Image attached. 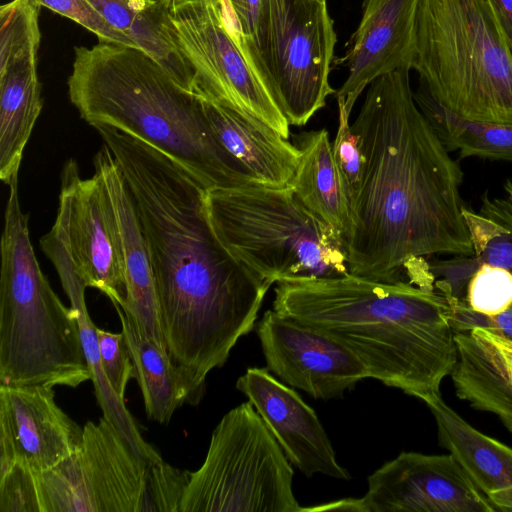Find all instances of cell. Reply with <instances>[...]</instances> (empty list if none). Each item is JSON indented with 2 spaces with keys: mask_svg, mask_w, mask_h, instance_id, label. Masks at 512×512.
<instances>
[{
  "mask_svg": "<svg viewBox=\"0 0 512 512\" xmlns=\"http://www.w3.org/2000/svg\"><path fill=\"white\" fill-rule=\"evenodd\" d=\"M95 130L111 150L133 197L155 277L170 358L198 379L222 367L255 328L271 284L217 238L205 189L149 144L108 126Z\"/></svg>",
  "mask_w": 512,
  "mask_h": 512,
  "instance_id": "cell-1",
  "label": "cell"
},
{
  "mask_svg": "<svg viewBox=\"0 0 512 512\" xmlns=\"http://www.w3.org/2000/svg\"><path fill=\"white\" fill-rule=\"evenodd\" d=\"M410 70L375 79L351 124L362 173L345 239L348 272L384 283L405 281L427 256L474 255L463 173L416 103Z\"/></svg>",
  "mask_w": 512,
  "mask_h": 512,
  "instance_id": "cell-2",
  "label": "cell"
},
{
  "mask_svg": "<svg viewBox=\"0 0 512 512\" xmlns=\"http://www.w3.org/2000/svg\"><path fill=\"white\" fill-rule=\"evenodd\" d=\"M273 310L351 350L369 378L424 401L458 358L449 305L410 282L343 276L279 282Z\"/></svg>",
  "mask_w": 512,
  "mask_h": 512,
  "instance_id": "cell-3",
  "label": "cell"
},
{
  "mask_svg": "<svg viewBox=\"0 0 512 512\" xmlns=\"http://www.w3.org/2000/svg\"><path fill=\"white\" fill-rule=\"evenodd\" d=\"M67 84L71 103L89 125L149 144L206 191L257 184L216 137L199 94L143 50L105 41L76 47Z\"/></svg>",
  "mask_w": 512,
  "mask_h": 512,
  "instance_id": "cell-4",
  "label": "cell"
},
{
  "mask_svg": "<svg viewBox=\"0 0 512 512\" xmlns=\"http://www.w3.org/2000/svg\"><path fill=\"white\" fill-rule=\"evenodd\" d=\"M8 187L1 238L0 384L75 388L91 380L77 312L62 303L40 268L18 180Z\"/></svg>",
  "mask_w": 512,
  "mask_h": 512,
  "instance_id": "cell-5",
  "label": "cell"
},
{
  "mask_svg": "<svg viewBox=\"0 0 512 512\" xmlns=\"http://www.w3.org/2000/svg\"><path fill=\"white\" fill-rule=\"evenodd\" d=\"M412 69L451 113L512 124V54L486 0H419Z\"/></svg>",
  "mask_w": 512,
  "mask_h": 512,
  "instance_id": "cell-6",
  "label": "cell"
},
{
  "mask_svg": "<svg viewBox=\"0 0 512 512\" xmlns=\"http://www.w3.org/2000/svg\"><path fill=\"white\" fill-rule=\"evenodd\" d=\"M204 204L223 246L271 285L349 273L342 235L289 186L207 190Z\"/></svg>",
  "mask_w": 512,
  "mask_h": 512,
  "instance_id": "cell-7",
  "label": "cell"
},
{
  "mask_svg": "<svg viewBox=\"0 0 512 512\" xmlns=\"http://www.w3.org/2000/svg\"><path fill=\"white\" fill-rule=\"evenodd\" d=\"M294 470L251 402L228 411L191 472L180 512H302Z\"/></svg>",
  "mask_w": 512,
  "mask_h": 512,
  "instance_id": "cell-8",
  "label": "cell"
},
{
  "mask_svg": "<svg viewBox=\"0 0 512 512\" xmlns=\"http://www.w3.org/2000/svg\"><path fill=\"white\" fill-rule=\"evenodd\" d=\"M175 41L194 73L195 91L248 113L286 139L289 122L230 32L221 0H163Z\"/></svg>",
  "mask_w": 512,
  "mask_h": 512,
  "instance_id": "cell-9",
  "label": "cell"
},
{
  "mask_svg": "<svg viewBox=\"0 0 512 512\" xmlns=\"http://www.w3.org/2000/svg\"><path fill=\"white\" fill-rule=\"evenodd\" d=\"M270 90L290 125L304 126L335 90L337 35L326 1L265 0Z\"/></svg>",
  "mask_w": 512,
  "mask_h": 512,
  "instance_id": "cell-10",
  "label": "cell"
},
{
  "mask_svg": "<svg viewBox=\"0 0 512 512\" xmlns=\"http://www.w3.org/2000/svg\"><path fill=\"white\" fill-rule=\"evenodd\" d=\"M147 465L103 416L69 457L37 474L43 512H138Z\"/></svg>",
  "mask_w": 512,
  "mask_h": 512,
  "instance_id": "cell-11",
  "label": "cell"
},
{
  "mask_svg": "<svg viewBox=\"0 0 512 512\" xmlns=\"http://www.w3.org/2000/svg\"><path fill=\"white\" fill-rule=\"evenodd\" d=\"M52 228L63 239L87 287L105 294L112 304L126 299L121 236L107 190L94 173L82 178L74 159L61 172L57 216Z\"/></svg>",
  "mask_w": 512,
  "mask_h": 512,
  "instance_id": "cell-12",
  "label": "cell"
},
{
  "mask_svg": "<svg viewBox=\"0 0 512 512\" xmlns=\"http://www.w3.org/2000/svg\"><path fill=\"white\" fill-rule=\"evenodd\" d=\"M362 512H494L451 454L402 452L368 477Z\"/></svg>",
  "mask_w": 512,
  "mask_h": 512,
  "instance_id": "cell-13",
  "label": "cell"
},
{
  "mask_svg": "<svg viewBox=\"0 0 512 512\" xmlns=\"http://www.w3.org/2000/svg\"><path fill=\"white\" fill-rule=\"evenodd\" d=\"M256 332L268 370L315 399L340 398L369 378L365 365L343 344L273 309L263 314Z\"/></svg>",
  "mask_w": 512,
  "mask_h": 512,
  "instance_id": "cell-14",
  "label": "cell"
},
{
  "mask_svg": "<svg viewBox=\"0 0 512 512\" xmlns=\"http://www.w3.org/2000/svg\"><path fill=\"white\" fill-rule=\"evenodd\" d=\"M82 435L53 387L0 384V472L20 465L41 474L74 453Z\"/></svg>",
  "mask_w": 512,
  "mask_h": 512,
  "instance_id": "cell-15",
  "label": "cell"
},
{
  "mask_svg": "<svg viewBox=\"0 0 512 512\" xmlns=\"http://www.w3.org/2000/svg\"><path fill=\"white\" fill-rule=\"evenodd\" d=\"M236 388L259 413L292 465L305 476L320 473L349 480L315 411L268 368L250 367Z\"/></svg>",
  "mask_w": 512,
  "mask_h": 512,
  "instance_id": "cell-16",
  "label": "cell"
},
{
  "mask_svg": "<svg viewBox=\"0 0 512 512\" xmlns=\"http://www.w3.org/2000/svg\"><path fill=\"white\" fill-rule=\"evenodd\" d=\"M419 0H364L362 17L340 64L348 76L335 92L351 114L361 93L378 77L412 69Z\"/></svg>",
  "mask_w": 512,
  "mask_h": 512,
  "instance_id": "cell-17",
  "label": "cell"
},
{
  "mask_svg": "<svg viewBox=\"0 0 512 512\" xmlns=\"http://www.w3.org/2000/svg\"><path fill=\"white\" fill-rule=\"evenodd\" d=\"M93 167L113 205L122 241L126 299L125 303L119 306L132 318L143 336L167 350L160 324L156 283L147 243L131 192L106 144L103 143L95 154Z\"/></svg>",
  "mask_w": 512,
  "mask_h": 512,
  "instance_id": "cell-18",
  "label": "cell"
},
{
  "mask_svg": "<svg viewBox=\"0 0 512 512\" xmlns=\"http://www.w3.org/2000/svg\"><path fill=\"white\" fill-rule=\"evenodd\" d=\"M216 137L251 179L285 187L297 167L300 150L264 121L196 91Z\"/></svg>",
  "mask_w": 512,
  "mask_h": 512,
  "instance_id": "cell-19",
  "label": "cell"
},
{
  "mask_svg": "<svg viewBox=\"0 0 512 512\" xmlns=\"http://www.w3.org/2000/svg\"><path fill=\"white\" fill-rule=\"evenodd\" d=\"M40 246L54 265L70 304L77 312L81 343L103 417L116 427L139 458L148 464L161 461L160 454L141 435L136 420L126 407L124 399L114 392L106 378L101 364L97 327L92 322L86 307L87 285L77 272L63 239L51 228L40 239Z\"/></svg>",
  "mask_w": 512,
  "mask_h": 512,
  "instance_id": "cell-20",
  "label": "cell"
},
{
  "mask_svg": "<svg viewBox=\"0 0 512 512\" xmlns=\"http://www.w3.org/2000/svg\"><path fill=\"white\" fill-rule=\"evenodd\" d=\"M455 340L451 377L457 397L494 413L512 433V341L481 327L455 332Z\"/></svg>",
  "mask_w": 512,
  "mask_h": 512,
  "instance_id": "cell-21",
  "label": "cell"
},
{
  "mask_svg": "<svg viewBox=\"0 0 512 512\" xmlns=\"http://www.w3.org/2000/svg\"><path fill=\"white\" fill-rule=\"evenodd\" d=\"M423 402L435 418L440 444L496 510L512 511V448L472 427L441 394Z\"/></svg>",
  "mask_w": 512,
  "mask_h": 512,
  "instance_id": "cell-22",
  "label": "cell"
},
{
  "mask_svg": "<svg viewBox=\"0 0 512 512\" xmlns=\"http://www.w3.org/2000/svg\"><path fill=\"white\" fill-rule=\"evenodd\" d=\"M113 306L129 347L134 378L143 396L146 415L160 424H167L183 404L196 405L201 401L206 382L176 364L166 349L139 332L132 318L119 305Z\"/></svg>",
  "mask_w": 512,
  "mask_h": 512,
  "instance_id": "cell-23",
  "label": "cell"
},
{
  "mask_svg": "<svg viewBox=\"0 0 512 512\" xmlns=\"http://www.w3.org/2000/svg\"><path fill=\"white\" fill-rule=\"evenodd\" d=\"M111 26L127 35L182 86L194 91V73L181 53L163 0H86Z\"/></svg>",
  "mask_w": 512,
  "mask_h": 512,
  "instance_id": "cell-24",
  "label": "cell"
},
{
  "mask_svg": "<svg viewBox=\"0 0 512 512\" xmlns=\"http://www.w3.org/2000/svg\"><path fill=\"white\" fill-rule=\"evenodd\" d=\"M296 146L300 158L287 186L345 241L351 224L350 205L335 165L328 131L304 132L297 136Z\"/></svg>",
  "mask_w": 512,
  "mask_h": 512,
  "instance_id": "cell-25",
  "label": "cell"
},
{
  "mask_svg": "<svg viewBox=\"0 0 512 512\" xmlns=\"http://www.w3.org/2000/svg\"><path fill=\"white\" fill-rule=\"evenodd\" d=\"M43 100L37 59L0 69V179L9 186L18 171Z\"/></svg>",
  "mask_w": 512,
  "mask_h": 512,
  "instance_id": "cell-26",
  "label": "cell"
},
{
  "mask_svg": "<svg viewBox=\"0 0 512 512\" xmlns=\"http://www.w3.org/2000/svg\"><path fill=\"white\" fill-rule=\"evenodd\" d=\"M414 98L446 148L462 157L512 161V124L471 121L439 105L424 88Z\"/></svg>",
  "mask_w": 512,
  "mask_h": 512,
  "instance_id": "cell-27",
  "label": "cell"
},
{
  "mask_svg": "<svg viewBox=\"0 0 512 512\" xmlns=\"http://www.w3.org/2000/svg\"><path fill=\"white\" fill-rule=\"evenodd\" d=\"M40 7L31 0H12L0 8V69L37 59Z\"/></svg>",
  "mask_w": 512,
  "mask_h": 512,
  "instance_id": "cell-28",
  "label": "cell"
},
{
  "mask_svg": "<svg viewBox=\"0 0 512 512\" xmlns=\"http://www.w3.org/2000/svg\"><path fill=\"white\" fill-rule=\"evenodd\" d=\"M221 5L230 32L240 40L246 56L270 89L266 58L265 0H221Z\"/></svg>",
  "mask_w": 512,
  "mask_h": 512,
  "instance_id": "cell-29",
  "label": "cell"
},
{
  "mask_svg": "<svg viewBox=\"0 0 512 512\" xmlns=\"http://www.w3.org/2000/svg\"><path fill=\"white\" fill-rule=\"evenodd\" d=\"M479 213L499 223L484 235L480 261L512 272V177L498 193L482 197Z\"/></svg>",
  "mask_w": 512,
  "mask_h": 512,
  "instance_id": "cell-30",
  "label": "cell"
},
{
  "mask_svg": "<svg viewBox=\"0 0 512 512\" xmlns=\"http://www.w3.org/2000/svg\"><path fill=\"white\" fill-rule=\"evenodd\" d=\"M190 474L163 460L148 464L138 512H180Z\"/></svg>",
  "mask_w": 512,
  "mask_h": 512,
  "instance_id": "cell-31",
  "label": "cell"
},
{
  "mask_svg": "<svg viewBox=\"0 0 512 512\" xmlns=\"http://www.w3.org/2000/svg\"><path fill=\"white\" fill-rule=\"evenodd\" d=\"M465 300L478 313H502L512 305V272L481 263L467 285Z\"/></svg>",
  "mask_w": 512,
  "mask_h": 512,
  "instance_id": "cell-32",
  "label": "cell"
},
{
  "mask_svg": "<svg viewBox=\"0 0 512 512\" xmlns=\"http://www.w3.org/2000/svg\"><path fill=\"white\" fill-rule=\"evenodd\" d=\"M338 128L332 143L333 158L349 205L358 191L362 173V153L359 140L351 128L350 114L338 104Z\"/></svg>",
  "mask_w": 512,
  "mask_h": 512,
  "instance_id": "cell-33",
  "label": "cell"
},
{
  "mask_svg": "<svg viewBox=\"0 0 512 512\" xmlns=\"http://www.w3.org/2000/svg\"><path fill=\"white\" fill-rule=\"evenodd\" d=\"M434 286L449 305V320L455 332H467L481 327L512 341V305L500 314L484 315L471 309L465 299L455 297L445 281L438 279Z\"/></svg>",
  "mask_w": 512,
  "mask_h": 512,
  "instance_id": "cell-34",
  "label": "cell"
},
{
  "mask_svg": "<svg viewBox=\"0 0 512 512\" xmlns=\"http://www.w3.org/2000/svg\"><path fill=\"white\" fill-rule=\"evenodd\" d=\"M0 512H43L36 473L20 465L0 472Z\"/></svg>",
  "mask_w": 512,
  "mask_h": 512,
  "instance_id": "cell-35",
  "label": "cell"
},
{
  "mask_svg": "<svg viewBox=\"0 0 512 512\" xmlns=\"http://www.w3.org/2000/svg\"><path fill=\"white\" fill-rule=\"evenodd\" d=\"M39 7H46L80 24L99 41L118 43L138 48L127 35L111 26L86 0H31Z\"/></svg>",
  "mask_w": 512,
  "mask_h": 512,
  "instance_id": "cell-36",
  "label": "cell"
},
{
  "mask_svg": "<svg viewBox=\"0 0 512 512\" xmlns=\"http://www.w3.org/2000/svg\"><path fill=\"white\" fill-rule=\"evenodd\" d=\"M101 364L114 392L124 399L127 384L134 378V365L126 338L121 333H113L96 328Z\"/></svg>",
  "mask_w": 512,
  "mask_h": 512,
  "instance_id": "cell-37",
  "label": "cell"
},
{
  "mask_svg": "<svg viewBox=\"0 0 512 512\" xmlns=\"http://www.w3.org/2000/svg\"><path fill=\"white\" fill-rule=\"evenodd\" d=\"M479 266L480 262L474 255H456L453 259L430 264V270L435 280L436 276H441L440 279L450 286L455 297L465 299L464 293L467 290V285Z\"/></svg>",
  "mask_w": 512,
  "mask_h": 512,
  "instance_id": "cell-38",
  "label": "cell"
},
{
  "mask_svg": "<svg viewBox=\"0 0 512 512\" xmlns=\"http://www.w3.org/2000/svg\"><path fill=\"white\" fill-rule=\"evenodd\" d=\"M512 54V0H486Z\"/></svg>",
  "mask_w": 512,
  "mask_h": 512,
  "instance_id": "cell-39",
  "label": "cell"
},
{
  "mask_svg": "<svg viewBox=\"0 0 512 512\" xmlns=\"http://www.w3.org/2000/svg\"><path fill=\"white\" fill-rule=\"evenodd\" d=\"M320 1H327V0H320Z\"/></svg>",
  "mask_w": 512,
  "mask_h": 512,
  "instance_id": "cell-40",
  "label": "cell"
}]
</instances>
